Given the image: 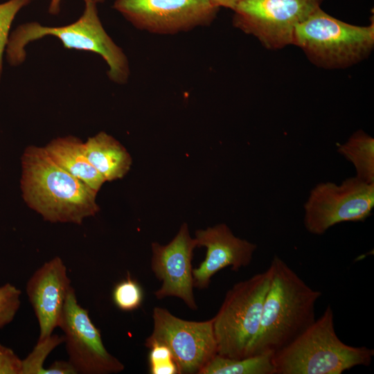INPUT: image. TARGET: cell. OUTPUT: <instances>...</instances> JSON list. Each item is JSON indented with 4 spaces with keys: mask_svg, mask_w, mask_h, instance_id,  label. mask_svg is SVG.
<instances>
[{
    "mask_svg": "<svg viewBox=\"0 0 374 374\" xmlns=\"http://www.w3.org/2000/svg\"><path fill=\"white\" fill-rule=\"evenodd\" d=\"M269 268L270 285L247 356L274 354L293 341L316 320L315 305L322 295L279 256L273 257Z\"/></svg>",
    "mask_w": 374,
    "mask_h": 374,
    "instance_id": "cell-1",
    "label": "cell"
},
{
    "mask_svg": "<svg viewBox=\"0 0 374 374\" xmlns=\"http://www.w3.org/2000/svg\"><path fill=\"white\" fill-rule=\"evenodd\" d=\"M21 164L24 199L45 220L80 224L98 212L97 193L57 165L44 148L28 147Z\"/></svg>",
    "mask_w": 374,
    "mask_h": 374,
    "instance_id": "cell-2",
    "label": "cell"
},
{
    "mask_svg": "<svg viewBox=\"0 0 374 374\" xmlns=\"http://www.w3.org/2000/svg\"><path fill=\"white\" fill-rule=\"evenodd\" d=\"M374 350L344 343L335 329L330 305L323 314L287 346L273 355L276 374H341L368 366Z\"/></svg>",
    "mask_w": 374,
    "mask_h": 374,
    "instance_id": "cell-3",
    "label": "cell"
},
{
    "mask_svg": "<svg viewBox=\"0 0 374 374\" xmlns=\"http://www.w3.org/2000/svg\"><path fill=\"white\" fill-rule=\"evenodd\" d=\"M96 6L86 3L81 17L66 26H44L35 21L19 26L9 36L6 46L9 64H21L26 59L25 47L29 42L51 35L58 38L66 48L100 55L108 66L110 80L120 84L126 83L130 74L128 60L104 29Z\"/></svg>",
    "mask_w": 374,
    "mask_h": 374,
    "instance_id": "cell-4",
    "label": "cell"
},
{
    "mask_svg": "<svg viewBox=\"0 0 374 374\" xmlns=\"http://www.w3.org/2000/svg\"><path fill=\"white\" fill-rule=\"evenodd\" d=\"M292 44L315 65L343 69L365 59L374 46V24L356 26L336 19L321 8L294 30Z\"/></svg>",
    "mask_w": 374,
    "mask_h": 374,
    "instance_id": "cell-5",
    "label": "cell"
},
{
    "mask_svg": "<svg viewBox=\"0 0 374 374\" xmlns=\"http://www.w3.org/2000/svg\"><path fill=\"white\" fill-rule=\"evenodd\" d=\"M270 269L234 284L226 293L213 327L217 355L231 358L247 357L260 326L264 301L269 287Z\"/></svg>",
    "mask_w": 374,
    "mask_h": 374,
    "instance_id": "cell-6",
    "label": "cell"
},
{
    "mask_svg": "<svg viewBox=\"0 0 374 374\" xmlns=\"http://www.w3.org/2000/svg\"><path fill=\"white\" fill-rule=\"evenodd\" d=\"M373 207L374 183L357 177L346 179L339 185L319 183L304 204V226L309 233L321 235L337 224L365 220Z\"/></svg>",
    "mask_w": 374,
    "mask_h": 374,
    "instance_id": "cell-7",
    "label": "cell"
},
{
    "mask_svg": "<svg viewBox=\"0 0 374 374\" xmlns=\"http://www.w3.org/2000/svg\"><path fill=\"white\" fill-rule=\"evenodd\" d=\"M323 0H244L233 10V24L267 48L292 44L296 26L321 8Z\"/></svg>",
    "mask_w": 374,
    "mask_h": 374,
    "instance_id": "cell-8",
    "label": "cell"
},
{
    "mask_svg": "<svg viewBox=\"0 0 374 374\" xmlns=\"http://www.w3.org/2000/svg\"><path fill=\"white\" fill-rule=\"evenodd\" d=\"M152 319L153 330L145 345L148 348L156 344L166 346L179 374H199L217 355L213 318L205 321H187L166 308L155 307Z\"/></svg>",
    "mask_w": 374,
    "mask_h": 374,
    "instance_id": "cell-9",
    "label": "cell"
},
{
    "mask_svg": "<svg viewBox=\"0 0 374 374\" xmlns=\"http://www.w3.org/2000/svg\"><path fill=\"white\" fill-rule=\"evenodd\" d=\"M113 8L136 28L161 35L208 26L220 10L208 0H115Z\"/></svg>",
    "mask_w": 374,
    "mask_h": 374,
    "instance_id": "cell-10",
    "label": "cell"
},
{
    "mask_svg": "<svg viewBox=\"0 0 374 374\" xmlns=\"http://www.w3.org/2000/svg\"><path fill=\"white\" fill-rule=\"evenodd\" d=\"M64 333L69 361L77 373L107 374L121 372L125 366L105 348L100 330L81 307L71 287L59 326Z\"/></svg>",
    "mask_w": 374,
    "mask_h": 374,
    "instance_id": "cell-11",
    "label": "cell"
},
{
    "mask_svg": "<svg viewBox=\"0 0 374 374\" xmlns=\"http://www.w3.org/2000/svg\"><path fill=\"white\" fill-rule=\"evenodd\" d=\"M151 246V269L162 283L154 293L155 297L159 300L168 296L177 297L190 309L197 310L191 262L193 250L197 245L195 238L190 235L188 224L184 223L168 244L152 242Z\"/></svg>",
    "mask_w": 374,
    "mask_h": 374,
    "instance_id": "cell-12",
    "label": "cell"
},
{
    "mask_svg": "<svg viewBox=\"0 0 374 374\" xmlns=\"http://www.w3.org/2000/svg\"><path fill=\"white\" fill-rule=\"evenodd\" d=\"M197 247H205V259L193 269V286L203 290L208 287L211 278L221 269L230 267L234 271L251 263L256 244L234 235L225 224H219L195 232Z\"/></svg>",
    "mask_w": 374,
    "mask_h": 374,
    "instance_id": "cell-13",
    "label": "cell"
},
{
    "mask_svg": "<svg viewBox=\"0 0 374 374\" xmlns=\"http://www.w3.org/2000/svg\"><path fill=\"white\" fill-rule=\"evenodd\" d=\"M72 286L62 260L56 256L38 268L26 284V293L39 326L37 342L46 340L59 326Z\"/></svg>",
    "mask_w": 374,
    "mask_h": 374,
    "instance_id": "cell-14",
    "label": "cell"
},
{
    "mask_svg": "<svg viewBox=\"0 0 374 374\" xmlns=\"http://www.w3.org/2000/svg\"><path fill=\"white\" fill-rule=\"evenodd\" d=\"M49 157L61 168L98 192L106 181L89 161L84 143L74 136L57 138L46 148Z\"/></svg>",
    "mask_w": 374,
    "mask_h": 374,
    "instance_id": "cell-15",
    "label": "cell"
},
{
    "mask_svg": "<svg viewBox=\"0 0 374 374\" xmlns=\"http://www.w3.org/2000/svg\"><path fill=\"white\" fill-rule=\"evenodd\" d=\"M84 148L89 161L106 181L123 177L130 168V154L120 142L105 132L89 138Z\"/></svg>",
    "mask_w": 374,
    "mask_h": 374,
    "instance_id": "cell-16",
    "label": "cell"
},
{
    "mask_svg": "<svg viewBox=\"0 0 374 374\" xmlns=\"http://www.w3.org/2000/svg\"><path fill=\"white\" fill-rule=\"evenodd\" d=\"M338 152L353 163L356 176L374 183V139L362 130L355 132L337 148Z\"/></svg>",
    "mask_w": 374,
    "mask_h": 374,
    "instance_id": "cell-17",
    "label": "cell"
},
{
    "mask_svg": "<svg viewBox=\"0 0 374 374\" xmlns=\"http://www.w3.org/2000/svg\"><path fill=\"white\" fill-rule=\"evenodd\" d=\"M273 355L265 353L241 359L216 355L199 374H276Z\"/></svg>",
    "mask_w": 374,
    "mask_h": 374,
    "instance_id": "cell-18",
    "label": "cell"
},
{
    "mask_svg": "<svg viewBox=\"0 0 374 374\" xmlns=\"http://www.w3.org/2000/svg\"><path fill=\"white\" fill-rule=\"evenodd\" d=\"M112 299L115 305L121 310L133 311L141 305L143 292L137 281L127 276L114 286Z\"/></svg>",
    "mask_w": 374,
    "mask_h": 374,
    "instance_id": "cell-19",
    "label": "cell"
},
{
    "mask_svg": "<svg viewBox=\"0 0 374 374\" xmlns=\"http://www.w3.org/2000/svg\"><path fill=\"white\" fill-rule=\"evenodd\" d=\"M64 336L51 335L44 341L37 342L33 350L22 360L21 374H44L43 364L50 352L64 342Z\"/></svg>",
    "mask_w": 374,
    "mask_h": 374,
    "instance_id": "cell-20",
    "label": "cell"
},
{
    "mask_svg": "<svg viewBox=\"0 0 374 374\" xmlns=\"http://www.w3.org/2000/svg\"><path fill=\"white\" fill-rule=\"evenodd\" d=\"M33 0H8L0 3V80L2 73L3 54L6 48L11 24L18 13Z\"/></svg>",
    "mask_w": 374,
    "mask_h": 374,
    "instance_id": "cell-21",
    "label": "cell"
},
{
    "mask_svg": "<svg viewBox=\"0 0 374 374\" xmlns=\"http://www.w3.org/2000/svg\"><path fill=\"white\" fill-rule=\"evenodd\" d=\"M149 371L152 374H179L177 366L170 350L162 344L149 348Z\"/></svg>",
    "mask_w": 374,
    "mask_h": 374,
    "instance_id": "cell-22",
    "label": "cell"
},
{
    "mask_svg": "<svg viewBox=\"0 0 374 374\" xmlns=\"http://www.w3.org/2000/svg\"><path fill=\"white\" fill-rule=\"evenodd\" d=\"M21 292L10 283L0 287V328L14 319L21 305Z\"/></svg>",
    "mask_w": 374,
    "mask_h": 374,
    "instance_id": "cell-23",
    "label": "cell"
},
{
    "mask_svg": "<svg viewBox=\"0 0 374 374\" xmlns=\"http://www.w3.org/2000/svg\"><path fill=\"white\" fill-rule=\"evenodd\" d=\"M22 360L15 352L0 344V374H21Z\"/></svg>",
    "mask_w": 374,
    "mask_h": 374,
    "instance_id": "cell-24",
    "label": "cell"
},
{
    "mask_svg": "<svg viewBox=\"0 0 374 374\" xmlns=\"http://www.w3.org/2000/svg\"><path fill=\"white\" fill-rule=\"evenodd\" d=\"M77 373L69 361H55L48 368H45L44 374H74Z\"/></svg>",
    "mask_w": 374,
    "mask_h": 374,
    "instance_id": "cell-25",
    "label": "cell"
},
{
    "mask_svg": "<svg viewBox=\"0 0 374 374\" xmlns=\"http://www.w3.org/2000/svg\"><path fill=\"white\" fill-rule=\"evenodd\" d=\"M84 3H93L95 4L102 3L105 0H83ZM60 2L61 0H51L50 6L48 8V12L51 15H57L60 10Z\"/></svg>",
    "mask_w": 374,
    "mask_h": 374,
    "instance_id": "cell-26",
    "label": "cell"
},
{
    "mask_svg": "<svg viewBox=\"0 0 374 374\" xmlns=\"http://www.w3.org/2000/svg\"><path fill=\"white\" fill-rule=\"evenodd\" d=\"M218 8L223 7L233 10L244 0H208Z\"/></svg>",
    "mask_w": 374,
    "mask_h": 374,
    "instance_id": "cell-27",
    "label": "cell"
}]
</instances>
